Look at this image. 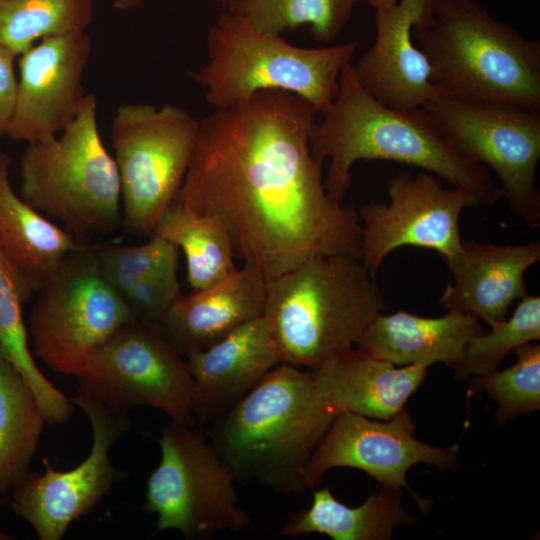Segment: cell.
Wrapping results in <instances>:
<instances>
[{
	"label": "cell",
	"mask_w": 540,
	"mask_h": 540,
	"mask_svg": "<svg viewBox=\"0 0 540 540\" xmlns=\"http://www.w3.org/2000/svg\"><path fill=\"white\" fill-rule=\"evenodd\" d=\"M314 108L262 90L204 117L174 202L215 219L266 281L324 255L360 258L358 211L333 201L311 154Z\"/></svg>",
	"instance_id": "obj_1"
},
{
	"label": "cell",
	"mask_w": 540,
	"mask_h": 540,
	"mask_svg": "<svg viewBox=\"0 0 540 540\" xmlns=\"http://www.w3.org/2000/svg\"><path fill=\"white\" fill-rule=\"evenodd\" d=\"M323 115L312 125L310 151L321 165L329 159L324 186L337 203H344L351 169L359 160L418 167L469 191L486 206L501 198L488 168L459 150L423 107L401 111L385 106L362 88L351 63L343 69L338 94Z\"/></svg>",
	"instance_id": "obj_2"
},
{
	"label": "cell",
	"mask_w": 540,
	"mask_h": 540,
	"mask_svg": "<svg viewBox=\"0 0 540 540\" xmlns=\"http://www.w3.org/2000/svg\"><path fill=\"white\" fill-rule=\"evenodd\" d=\"M337 414L310 370L280 363L209 424L208 439L237 479L296 494L307 489L306 468Z\"/></svg>",
	"instance_id": "obj_3"
},
{
	"label": "cell",
	"mask_w": 540,
	"mask_h": 540,
	"mask_svg": "<svg viewBox=\"0 0 540 540\" xmlns=\"http://www.w3.org/2000/svg\"><path fill=\"white\" fill-rule=\"evenodd\" d=\"M386 303L360 258H310L266 281L263 317L281 363L318 368L350 351Z\"/></svg>",
	"instance_id": "obj_4"
},
{
	"label": "cell",
	"mask_w": 540,
	"mask_h": 540,
	"mask_svg": "<svg viewBox=\"0 0 540 540\" xmlns=\"http://www.w3.org/2000/svg\"><path fill=\"white\" fill-rule=\"evenodd\" d=\"M412 36L442 95L540 113V42L476 0H432L431 17Z\"/></svg>",
	"instance_id": "obj_5"
},
{
	"label": "cell",
	"mask_w": 540,
	"mask_h": 540,
	"mask_svg": "<svg viewBox=\"0 0 540 540\" xmlns=\"http://www.w3.org/2000/svg\"><path fill=\"white\" fill-rule=\"evenodd\" d=\"M358 47L348 42L302 48L263 33L245 18L224 12L207 34L208 63L195 75L206 101L221 109L262 90H282L324 114L339 91L343 69Z\"/></svg>",
	"instance_id": "obj_6"
},
{
	"label": "cell",
	"mask_w": 540,
	"mask_h": 540,
	"mask_svg": "<svg viewBox=\"0 0 540 540\" xmlns=\"http://www.w3.org/2000/svg\"><path fill=\"white\" fill-rule=\"evenodd\" d=\"M60 133L25 148L21 198L76 238L110 233L121 221V186L99 133L94 94L86 95L77 117Z\"/></svg>",
	"instance_id": "obj_7"
},
{
	"label": "cell",
	"mask_w": 540,
	"mask_h": 540,
	"mask_svg": "<svg viewBox=\"0 0 540 540\" xmlns=\"http://www.w3.org/2000/svg\"><path fill=\"white\" fill-rule=\"evenodd\" d=\"M199 121L181 107L128 103L117 107L111 140L126 232L150 235L184 181Z\"/></svg>",
	"instance_id": "obj_8"
},
{
	"label": "cell",
	"mask_w": 540,
	"mask_h": 540,
	"mask_svg": "<svg viewBox=\"0 0 540 540\" xmlns=\"http://www.w3.org/2000/svg\"><path fill=\"white\" fill-rule=\"evenodd\" d=\"M34 295L29 315L34 355L64 375L77 377L102 343L136 320L102 273L95 249L84 244L65 257Z\"/></svg>",
	"instance_id": "obj_9"
},
{
	"label": "cell",
	"mask_w": 540,
	"mask_h": 540,
	"mask_svg": "<svg viewBox=\"0 0 540 540\" xmlns=\"http://www.w3.org/2000/svg\"><path fill=\"white\" fill-rule=\"evenodd\" d=\"M161 459L146 485V510L158 531L207 538L238 533L251 522L239 505L235 472L206 437L204 428L171 420L158 439Z\"/></svg>",
	"instance_id": "obj_10"
},
{
	"label": "cell",
	"mask_w": 540,
	"mask_h": 540,
	"mask_svg": "<svg viewBox=\"0 0 540 540\" xmlns=\"http://www.w3.org/2000/svg\"><path fill=\"white\" fill-rule=\"evenodd\" d=\"M77 378L76 393L113 412L148 406L173 421L196 425L187 361L159 322L133 320L119 327L90 355Z\"/></svg>",
	"instance_id": "obj_11"
},
{
	"label": "cell",
	"mask_w": 540,
	"mask_h": 540,
	"mask_svg": "<svg viewBox=\"0 0 540 540\" xmlns=\"http://www.w3.org/2000/svg\"><path fill=\"white\" fill-rule=\"evenodd\" d=\"M422 107L459 150L494 170L509 210L531 229L539 227L540 113L442 94Z\"/></svg>",
	"instance_id": "obj_12"
},
{
	"label": "cell",
	"mask_w": 540,
	"mask_h": 540,
	"mask_svg": "<svg viewBox=\"0 0 540 540\" xmlns=\"http://www.w3.org/2000/svg\"><path fill=\"white\" fill-rule=\"evenodd\" d=\"M389 202H370L358 214L360 260L376 277L390 252L412 246L435 250L442 260L461 250L460 217L480 203L469 191L444 188L437 176L401 170L388 181Z\"/></svg>",
	"instance_id": "obj_13"
},
{
	"label": "cell",
	"mask_w": 540,
	"mask_h": 540,
	"mask_svg": "<svg viewBox=\"0 0 540 540\" xmlns=\"http://www.w3.org/2000/svg\"><path fill=\"white\" fill-rule=\"evenodd\" d=\"M71 401L91 423L93 440L86 459L71 470L57 471L44 458L42 474L29 472L11 490L12 509L41 540L62 539L71 523L93 510L126 475L113 465L110 450L129 426L127 413L113 412L78 393Z\"/></svg>",
	"instance_id": "obj_14"
},
{
	"label": "cell",
	"mask_w": 540,
	"mask_h": 540,
	"mask_svg": "<svg viewBox=\"0 0 540 540\" xmlns=\"http://www.w3.org/2000/svg\"><path fill=\"white\" fill-rule=\"evenodd\" d=\"M410 414L403 409L394 417L377 421L339 412L313 453L306 468L307 489L319 486L324 474L337 467L362 470L381 486L408 489L422 512H428L432 500L416 494L407 484L408 470L424 463L439 470L459 466V447H436L417 440Z\"/></svg>",
	"instance_id": "obj_15"
},
{
	"label": "cell",
	"mask_w": 540,
	"mask_h": 540,
	"mask_svg": "<svg viewBox=\"0 0 540 540\" xmlns=\"http://www.w3.org/2000/svg\"><path fill=\"white\" fill-rule=\"evenodd\" d=\"M90 37L77 32L40 40L20 55L17 105L8 137L28 144L55 137L79 114Z\"/></svg>",
	"instance_id": "obj_16"
},
{
	"label": "cell",
	"mask_w": 540,
	"mask_h": 540,
	"mask_svg": "<svg viewBox=\"0 0 540 540\" xmlns=\"http://www.w3.org/2000/svg\"><path fill=\"white\" fill-rule=\"evenodd\" d=\"M431 3L398 0L376 12L375 42L353 65L362 88L389 108L413 110L441 94L431 81L429 61L412 36L413 27L431 17Z\"/></svg>",
	"instance_id": "obj_17"
},
{
	"label": "cell",
	"mask_w": 540,
	"mask_h": 540,
	"mask_svg": "<svg viewBox=\"0 0 540 540\" xmlns=\"http://www.w3.org/2000/svg\"><path fill=\"white\" fill-rule=\"evenodd\" d=\"M443 261L453 280L439 303L492 326L506 319L512 303L527 294L525 272L540 261V242L496 245L463 240L461 250Z\"/></svg>",
	"instance_id": "obj_18"
},
{
	"label": "cell",
	"mask_w": 540,
	"mask_h": 540,
	"mask_svg": "<svg viewBox=\"0 0 540 540\" xmlns=\"http://www.w3.org/2000/svg\"><path fill=\"white\" fill-rule=\"evenodd\" d=\"M194 384L196 425L222 416L281 363L263 316L185 357Z\"/></svg>",
	"instance_id": "obj_19"
},
{
	"label": "cell",
	"mask_w": 540,
	"mask_h": 540,
	"mask_svg": "<svg viewBox=\"0 0 540 540\" xmlns=\"http://www.w3.org/2000/svg\"><path fill=\"white\" fill-rule=\"evenodd\" d=\"M266 280L243 265L220 283L181 295L160 324L184 356L217 343L243 324L263 316Z\"/></svg>",
	"instance_id": "obj_20"
},
{
	"label": "cell",
	"mask_w": 540,
	"mask_h": 540,
	"mask_svg": "<svg viewBox=\"0 0 540 540\" xmlns=\"http://www.w3.org/2000/svg\"><path fill=\"white\" fill-rule=\"evenodd\" d=\"M476 318L448 311L440 317H422L399 310L380 313L367 327L357 350L394 365L441 362L456 370L475 337L485 333Z\"/></svg>",
	"instance_id": "obj_21"
},
{
	"label": "cell",
	"mask_w": 540,
	"mask_h": 540,
	"mask_svg": "<svg viewBox=\"0 0 540 540\" xmlns=\"http://www.w3.org/2000/svg\"><path fill=\"white\" fill-rule=\"evenodd\" d=\"M423 365H396L357 349L310 370L321 395L339 412L388 420L404 409L426 376Z\"/></svg>",
	"instance_id": "obj_22"
},
{
	"label": "cell",
	"mask_w": 540,
	"mask_h": 540,
	"mask_svg": "<svg viewBox=\"0 0 540 540\" xmlns=\"http://www.w3.org/2000/svg\"><path fill=\"white\" fill-rule=\"evenodd\" d=\"M12 162L0 151V247L31 298L83 243L15 193L9 180Z\"/></svg>",
	"instance_id": "obj_23"
},
{
	"label": "cell",
	"mask_w": 540,
	"mask_h": 540,
	"mask_svg": "<svg viewBox=\"0 0 540 540\" xmlns=\"http://www.w3.org/2000/svg\"><path fill=\"white\" fill-rule=\"evenodd\" d=\"M401 499V489L381 486L360 506L349 507L337 500L329 487L315 488L311 506L291 515L280 535L319 533L334 540H388L397 525L415 523Z\"/></svg>",
	"instance_id": "obj_24"
},
{
	"label": "cell",
	"mask_w": 540,
	"mask_h": 540,
	"mask_svg": "<svg viewBox=\"0 0 540 540\" xmlns=\"http://www.w3.org/2000/svg\"><path fill=\"white\" fill-rule=\"evenodd\" d=\"M46 420L18 370L0 353V493L30 471Z\"/></svg>",
	"instance_id": "obj_25"
},
{
	"label": "cell",
	"mask_w": 540,
	"mask_h": 540,
	"mask_svg": "<svg viewBox=\"0 0 540 540\" xmlns=\"http://www.w3.org/2000/svg\"><path fill=\"white\" fill-rule=\"evenodd\" d=\"M30 299L0 247V353L31 388L46 422L63 424L73 415V403L38 369L29 350L22 305Z\"/></svg>",
	"instance_id": "obj_26"
},
{
	"label": "cell",
	"mask_w": 540,
	"mask_h": 540,
	"mask_svg": "<svg viewBox=\"0 0 540 540\" xmlns=\"http://www.w3.org/2000/svg\"><path fill=\"white\" fill-rule=\"evenodd\" d=\"M150 236H159L182 250L192 291L210 288L237 269L224 228L215 219L176 202L161 215Z\"/></svg>",
	"instance_id": "obj_27"
},
{
	"label": "cell",
	"mask_w": 540,
	"mask_h": 540,
	"mask_svg": "<svg viewBox=\"0 0 540 540\" xmlns=\"http://www.w3.org/2000/svg\"><path fill=\"white\" fill-rule=\"evenodd\" d=\"M94 0H0V45L16 56L44 38L85 32Z\"/></svg>",
	"instance_id": "obj_28"
},
{
	"label": "cell",
	"mask_w": 540,
	"mask_h": 540,
	"mask_svg": "<svg viewBox=\"0 0 540 540\" xmlns=\"http://www.w3.org/2000/svg\"><path fill=\"white\" fill-rule=\"evenodd\" d=\"M361 0H229V12L245 18L257 30L281 35L309 24L320 43L334 41Z\"/></svg>",
	"instance_id": "obj_29"
},
{
	"label": "cell",
	"mask_w": 540,
	"mask_h": 540,
	"mask_svg": "<svg viewBox=\"0 0 540 540\" xmlns=\"http://www.w3.org/2000/svg\"><path fill=\"white\" fill-rule=\"evenodd\" d=\"M508 320L490 326L468 344L455 377L465 379L488 373L520 346L540 340V296L526 294Z\"/></svg>",
	"instance_id": "obj_30"
},
{
	"label": "cell",
	"mask_w": 540,
	"mask_h": 540,
	"mask_svg": "<svg viewBox=\"0 0 540 540\" xmlns=\"http://www.w3.org/2000/svg\"><path fill=\"white\" fill-rule=\"evenodd\" d=\"M515 352L518 359L512 366L469 377L471 391L487 392L496 402L497 426L540 409V345L531 342Z\"/></svg>",
	"instance_id": "obj_31"
},
{
	"label": "cell",
	"mask_w": 540,
	"mask_h": 540,
	"mask_svg": "<svg viewBox=\"0 0 540 540\" xmlns=\"http://www.w3.org/2000/svg\"><path fill=\"white\" fill-rule=\"evenodd\" d=\"M136 246H108L97 249L96 256L106 279L120 294L146 276L177 272L178 247L159 237Z\"/></svg>",
	"instance_id": "obj_32"
},
{
	"label": "cell",
	"mask_w": 540,
	"mask_h": 540,
	"mask_svg": "<svg viewBox=\"0 0 540 540\" xmlns=\"http://www.w3.org/2000/svg\"><path fill=\"white\" fill-rule=\"evenodd\" d=\"M121 295L136 320L160 322L182 293L177 272H167L141 278Z\"/></svg>",
	"instance_id": "obj_33"
},
{
	"label": "cell",
	"mask_w": 540,
	"mask_h": 540,
	"mask_svg": "<svg viewBox=\"0 0 540 540\" xmlns=\"http://www.w3.org/2000/svg\"><path fill=\"white\" fill-rule=\"evenodd\" d=\"M15 57L13 52L0 45V138L8 135L17 105Z\"/></svg>",
	"instance_id": "obj_34"
},
{
	"label": "cell",
	"mask_w": 540,
	"mask_h": 540,
	"mask_svg": "<svg viewBox=\"0 0 540 540\" xmlns=\"http://www.w3.org/2000/svg\"><path fill=\"white\" fill-rule=\"evenodd\" d=\"M366 1L370 6H372L376 12L385 11L393 7L398 0H361Z\"/></svg>",
	"instance_id": "obj_35"
},
{
	"label": "cell",
	"mask_w": 540,
	"mask_h": 540,
	"mask_svg": "<svg viewBox=\"0 0 540 540\" xmlns=\"http://www.w3.org/2000/svg\"><path fill=\"white\" fill-rule=\"evenodd\" d=\"M143 0H113L115 8L120 10H130L142 3Z\"/></svg>",
	"instance_id": "obj_36"
},
{
	"label": "cell",
	"mask_w": 540,
	"mask_h": 540,
	"mask_svg": "<svg viewBox=\"0 0 540 540\" xmlns=\"http://www.w3.org/2000/svg\"><path fill=\"white\" fill-rule=\"evenodd\" d=\"M1 504H2V497H1V493H0V506H1ZM11 539H13L12 535H10V534H8V533H6V532H4V531H2L0 529V540H11Z\"/></svg>",
	"instance_id": "obj_37"
}]
</instances>
